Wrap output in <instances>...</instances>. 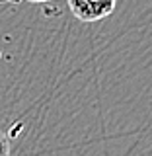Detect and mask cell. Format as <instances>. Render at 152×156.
Masks as SVG:
<instances>
[{"instance_id":"6da1fadb","label":"cell","mask_w":152,"mask_h":156,"mask_svg":"<svg viewBox=\"0 0 152 156\" xmlns=\"http://www.w3.org/2000/svg\"><path fill=\"white\" fill-rule=\"evenodd\" d=\"M72 16L80 22H100L113 14L117 0H66Z\"/></svg>"},{"instance_id":"3957f363","label":"cell","mask_w":152,"mask_h":156,"mask_svg":"<svg viewBox=\"0 0 152 156\" xmlns=\"http://www.w3.org/2000/svg\"><path fill=\"white\" fill-rule=\"evenodd\" d=\"M27 2H35L37 4V2H49V0H27Z\"/></svg>"},{"instance_id":"7a4b0ae2","label":"cell","mask_w":152,"mask_h":156,"mask_svg":"<svg viewBox=\"0 0 152 156\" xmlns=\"http://www.w3.org/2000/svg\"><path fill=\"white\" fill-rule=\"evenodd\" d=\"M10 150H12V146H10V139H8V135H4L2 131H0V156L10 154Z\"/></svg>"}]
</instances>
